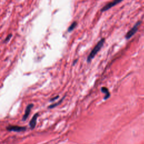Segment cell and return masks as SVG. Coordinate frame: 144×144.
<instances>
[{
    "label": "cell",
    "instance_id": "9c48e42d",
    "mask_svg": "<svg viewBox=\"0 0 144 144\" xmlns=\"http://www.w3.org/2000/svg\"><path fill=\"white\" fill-rule=\"evenodd\" d=\"M64 99V98H63L60 101H59V102H56V103H55V104H52V105H50L49 107V109H52V108H55V107H56V106H57L58 105H59L60 104V103H61V101H63V100Z\"/></svg>",
    "mask_w": 144,
    "mask_h": 144
},
{
    "label": "cell",
    "instance_id": "ba28073f",
    "mask_svg": "<svg viewBox=\"0 0 144 144\" xmlns=\"http://www.w3.org/2000/svg\"><path fill=\"white\" fill-rule=\"evenodd\" d=\"M77 22H73L72 24L70 25L69 27V28H68V32L72 31L73 29H74L76 27V26H77Z\"/></svg>",
    "mask_w": 144,
    "mask_h": 144
},
{
    "label": "cell",
    "instance_id": "52a82bcc",
    "mask_svg": "<svg viewBox=\"0 0 144 144\" xmlns=\"http://www.w3.org/2000/svg\"><path fill=\"white\" fill-rule=\"evenodd\" d=\"M101 91L103 93H104L106 95L105 97L104 98L105 100L107 99L108 98H109V97H110V93H109V90L107 87H102L101 88Z\"/></svg>",
    "mask_w": 144,
    "mask_h": 144
},
{
    "label": "cell",
    "instance_id": "30bf717a",
    "mask_svg": "<svg viewBox=\"0 0 144 144\" xmlns=\"http://www.w3.org/2000/svg\"><path fill=\"white\" fill-rule=\"evenodd\" d=\"M13 36V34H8V36H7V37L6 38L5 40H4V42H8L10 40V39H11V37H12Z\"/></svg>",
    "mask_w": 144,
    "mask_h": 144
},
{
    "label": "cell",
    "instance_id": "8fae6325",
    "mask_svg": "<svg viewBox=\"0 0 144 144\" xmlns=\"http://www.w3.org/2000/svg\"><path fill=\"white\" fill-rule=\"evenodd\" d=\"M59 98V96H56V97H55V98H52V99H51L50 101H54V100H56V99H58Z\"/></svg>",
    "mask_w": 144,
    "mask_h": 144
},
{
    "label": "cell",
    "instance_id": "3957f363",
    "mask_svg": "<svg viewBox=\"0 0 144 144\" xmlns=\"http://www.w3.org/2000/svg\"><path fill=\"white\" fill-rule=\"evenodd\" d=\"M7 130L8 131L14 132H23L26 130V127H20L18 126H8L6 128Z\"/></svg>",
    "mask_w": 144,
    "mask_h": 144
},
{
    "label": "cell",
    "instance_id": "5b68a950",
    "mask_svg": "<svg viewBox=\"0 0 144 144\" xmlns=\"http://www.w3.org/2000/svg\"><path fill=\"white\" fill-rule=\"evenodd\" d=\"M33 106H34V105L33 104H29L27 107H26L25 111V113L23 117V120H25L26 119L28 118V117H29V114H30L31 111L32 110V108L33 107Z\"/></svg>",
    "mask_w": 144,
    "mask_h": 144
},
{
    "label": "cell",
    "instance_id": "8992f818",
    "mask_svg": "<svg viewBox=\"0 0 144 144\" xmlns=\"http://www.w3.org/2000/svg\"><path fill=\"white\" fill-rule=\"evenodd\" d=\"M38 117H39V113L35 114L33 116V118H32V119L31 120L30 122H29V126H30L31 129H34L35 127H36Z\"/></svg>",
    "mask_w": 144,
    "mask_h": 144
},
{
    "label": "cell",
    "instance_id": "7a4b0ae2",
    "mask_svg": "<svg viewBox=\"0 0 144 144\" xmlns=\"http://www.w3.org/2000/svg\"><path fill=\"white\" fill-rule=\"evenodd\" d=\"M141 23L140 21L139 22H137L136 24L133 26V27L131 29V30H130L128 32V33H127V34L126 35V39H130L131 37H132L135 33H136V32L137 31L138 28H139V26L141 24Z\"/></svg>",
    "mask_w": 144,
    "mask_h": 144
},
{
    "label": "cell",
    "instance_id": "277c9868",
    "mask_svg": "<svg viewBox=\"0 0 144 144\" xmlns=\"http://www.w3.org/2000/svg\"><path fill=\"white\" fill-rule=\"evenodd\" d=\"M121 2V1H113L112 2H110L109 3H108V4L106 5L105 6H104L101 8V11H105L108 10L109 9V8H111L112 7H113L114 6L116 5L117 4H118V3Z\"/></svg>",
    "mask_w": 144,
    "mask_h": 144
},
{
    "label": "cell",
    "instance_id": "6da1fadb",
    "mask_svg": "<svg viewBox=\"0 0 144 144\" xmlns=\"http://www.w3.org/2000/svg\"><path fill=\"white\" fill-rule=\"evenodd\" d=\"M104 42H105V39H102L98 43H97V45L95 46V47L93 49L91 52H90L89 56L87 57L88 62H90V61L93 59L94 57L96 56V55L98 54V52L100 51V50L101 49L102 46H103V45H104Z\"/></svg>",
    "mask_w": 144,
    "mask_h": 144
}]
</instances>
